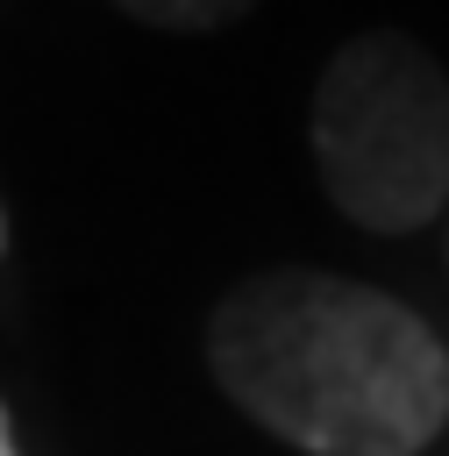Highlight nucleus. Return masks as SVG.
Returning <instances> with one entry per match:
<instances>
[{
    "mask_svg": "<svg viewBox=\"0 0 449 456\" xmlns=\"http://www.w3.org/2000/svg\"><path fill=\"white\" fill-rule=\"evenodd\" d=\"M121 14L150 21V28H178V36H207V28H228L242 21L257 0H114Z\"/></svg>",
    "mask_w": 449,
    "mask_h": 456,
    "instance_id": "3",
    "label": "nucleus"
},
{
    "mask_svg": "<svg viewBox=\"0 0 449 456\" xmlns=\"http://www.w3.org/2000/svg\"><path fill=\"white\" fill-rule=\"evenodd\" d=\"M0 456H14V428H7V406H0Z\"/></svg>",
    "mask_w": 449,
    "mask_h": 456,
    "instance_id": "4",
    "label": "nucleus"
},
{
    "mask_svg": "<svg viewBox=\"0 0 449 456\" xmlns=\"http://www.w3.org/2000/svg\"><path fill=\"white\" fill-rule=\"evenodd\" d=\"M221 392L299 456H420L449 420V349L378 285L264 271L207 321Z\"/></svg>",
    "mask_w": 449,
    "mask_h": 456,
    "instance_id": "1",
    "label": "nucleus"
},
{
    "mask_svg": "<svg viewBox=\"0 0 449 456\" xmlns=\"http://www.w3.org/2000/svg\"><path fill=\"white\" fill-rule=\"evenodd\" d=\"M314 171L328 200L371 228L406 235L449 200V78L442 64L392 28L349 36L314 86Z\"/></svg>",
    "mask_w": 449,
    "mask_h": 456,
    "instance_id": "2",
    "label": "nucleus"
},
{
    "mask_svg": "<svg viewBox=\"0 0 449 456\" xmlns=\"http://www.w3.org/2000/svg\"><path fill=\"white\" fill-rule=\"evenodd\" d=\"M0 249H7V221H0Z\"/></svg>",
    "mask_w": 449,
    "mask_h": 456,
    "instance_id": "5",
    "label": "nucleus"
}]
</instances>
